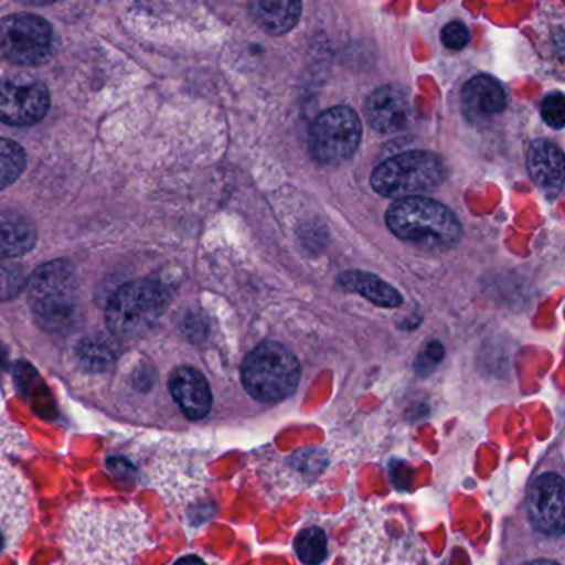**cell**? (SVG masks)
Wrapping results in <instances>:
<instances>
[{
  "label": "cell",
  "mask_w": 565,
  "mask_h": 565,
  "mask_svg": "<svg viewBox=\"0 0 565 565\" xmlns=\"http://www.w3.org/2000/svg\"><path fill=\"white\" fill-rule=\"evenodd\" d=\"M148 515L137 504L82 501L65 514V565H135L154 547Z\"/></svg>",
  "instance_id": "6da1fadb"
},
{
  "label": "cell",
  "mask_w": 565,
  "mask_h": 565,
  "mask_svg": "<svg viewBox=\"0 0 565 565\" xmlns=\"http://www.w3.org/2000/svg\"><path fill=\"white\" fill-rule=\"evenodd\" d=\"M415 535L395 524L385 511L363 512L345 548V565H418Z\"/></svg>",
  "instance_id": "7a4b0ae2"
},
{
  "label": "cell",
  "mask_w": 565,
  "mask_h": 565,
  "mask_svg": "<svg viewBox=\"0 0 565 565\" xmlns=\"http://www.w3.org/2000/svg\"><path fill=\"white\" fill-rule=\"evenodd\" d=\"M386 224L393 234L422 249H446L458 243L461 224L438 201L408 198L390 206Z\"/></svg>",
  "instance_id": "3957f363"
},
{
  "label": "cell",
  "mask_w": 565,
  "mask_h": 565,
  "mask_svg": "<svg viewBox=\"0 0 565 565\" xmlns=\"http://www.w3.org/2000/svg\"><path fill=\"white\" fill-rule=\"evenodd\" d=\"M241 376L244 388L257 402H282L299 386L300 363L287 347L264 342L246 356Z\"/></svg>",
  "instance_id": "277c9868"
},
{
  "label": "cell",
  "mask_w": 565,
  "mask_h": 565,
  "mask_svg": "<svg viewBox=\"0 0 565 565\" xmlns=\"http://www.w3.org/2000/svg\"><path fill=\"white\" fill-rule=\"evenodd\" d=\"M441 158L428 151H408L383 161L372 174V186L382 196L408 200L429 193L445 181Z\"/></svg>",
  "instance_id": "5b68a950"
},
{
  "label": "cell",
  "mask_w": 565,
  "mask_h": 565,
  "mask_svg": "<svg viewBox=\"0 0 565 565\" xmlns=\"http://www.w3.org/2000/svg\"><path fill=\"white\" fill-rule=\"evenodd\" d=\"M167 290L153 280L125 284L107 307V326L115 337L134 340L147 333L167 309Z\"/></svg>",
  "instance_id": "8992f818"
},
{
  "label": "cell",
  "mask_w": 565,
  "mask_h": 565,
  "mask_svg": "<svg viewBox=\"0 0 565 565\" xmlns=\"http://www.w3.org/2000/svg\"><path fill=\"white\" fill-rule=\"evenodd\" d=\"M148 482L168 501L193 499L204 489L206 472L203 461L181 446H168L151 462Z\"/></svg>",
  "instance_id": "52a82bcc"
},
{
  "label": "cell",
  "mask_w": 565,
  "mask_h": 565,
  "mask_svg": "<svg viewBox=\"0 0 565 565\" xmlns=\"http://www.w3.org/2000/svg\"><path fill=\"white\" fill-rule=\"evenodd\" d=\"M54 32L45 19L14 14L0 21V57L12 64L38 65L51 55Z\"/></svg>",
  "instance_id": "ba28073f"
},
{
  "label": "cell",
  "mask_w": 565,
  "mask_h": 565,
  "mask_svg": "<svg viewBox=\"0 0 565 565\" xmlns=\"http://www.w3.org/2000/svg\"><path fill=\"white\" fill-rule=\"evenodd\" d=\"M362 138L359 115L349 107H333L320 115L310 131V153L326 164L340 163L355 153Z\"/></svg>",
  "instance_id": "9c48e42d"
},
{
  "label": "cell",
  "mask_w": 565,
  "mask_h": 565,
  "mask_svg": "<svg viewBox=\"0 0 565 565\" xmlns=\"http://www.w3.org/2000/svg\"><path fill=\"white\" fill-rule=\"evenodd\" d=\"M31 524V489L24 476L0 455V555L14 551Z\"/></svg>",
  "instance_id": "30bf717a"
},
{
  "label": "cell",
  "mask_w": 565,
  "mask_h": 565,
  "mask_svg": "<svg viewBox=\"0 0 565 565\" xmlns=\"http://www.w3.org/2000/svg\"><path fill=\"white\" fill-rule=\"evenodd\" d=\"M51 107V95L39 82L0 85V121L14 127L39 124Z\"/></svg>",
  "instance_id": "8fae6325"
},
{
  "label": "cell",
  "mask_w": 565,
  "mask_h": 565,
  "mask_svg": "<svg viewBox=\"0 0 565 565\" xmlns=\"http://www.w3.org/2000/svg\"><path fill=\"white\" fill-rule=\"evenodd\" d=\"M529 519L542 534L562 535L564 532V481L555 472H545L535 479L527 495Z\"/></svg>",
  "instance_id": "7c38bea8"
},
{
  "label": "cell",
  "mask_w": 565,
  "mask_h": 565,
  "mask_svg": "<svg viewBox=\"0 0 565 565\" xmlns=\"http://www.w3.org/2000/svg\"><path fill=\"white\" fill-rule=\"evenodd\" d=\"M369 124L382 134L405 130L413 120L408 94L396 85H385L373 92L365 104Z\"/></svg>",
  "instance_id": "4fadbf2b"
},
{
  "label": "cell",
  "mask_w": 565,
  "mask_h": 565,
  "mask_svg": "<svg viewBox=\"0 0 565 565\" xmlns=\"http://www.w3.org/2000/svg\"><path fill=\"white\" fill-rule=\"evenodd\" d=\"M170 392L186 418L198 422L210 415L213 393L203 373L191 366L174 370L170 379Z\"/></svg>",
  "instance_id": "5bb4252c"
},
{
  "label": "cell",
  "mask_w": 565,
  "mask_h": 565,
  "mask_svg": "<svg viewBox=\"0 0 565 565\" xmlns=\"http://www.w3.org/2000/svg\"><path fill=\"white\" fill-rule=\"evenodd\" d=\"M527 168L534 183L547 196L555 198L564 184V157L554 143L537 140L527 151Z\"/></svg>",
  "instance_id": "9a60e30c"
},
{
  "label": "cell",
  "mask_w": 565,
  "mask_h": 565,
  "mask_svg": "<svg viewBox=\"0 0 565 565\" xmlns=\"http://www.w3.org/2000/svg\"><path fill=\"white\" fill-rule=\"evenodd\" d=\"M462 107L471 120H489L504 111V88L494 78L484 75L472 78L462 88Z\"/></svg>",
  "instance_id": "2e32d148"
},
{
  "label": "cell",
  "mask_w": 565,
  "mask_h": 565,
  "mask_svg": "<svg viewBox=\"0 0 565 565\" xmlns=\"http://www.w3.org/2000/svg\"><path fill=\"white\" fill-rule=\"evenodd\" d=\"M38 243V230L25 214L0 210V257L14 259L25 256Z\"/></svg>",
  "instance_id": "e0dca14e"
},
{
  "label": "cell",
  "mask_w": 565,
  "mask_h": 565,
  "mask_svg": "<svg viewBox=\"0 0 565 565\" xmlns=\"http://www.w3.org/2000/svg\"><path fill=\"white\" fill-rule=\"evenodd\" d=\"M302 6L296 0H277V2H256L250 8L254 21L270 35H282L299 22Z\"/></svg>",
  "instance_id": "ac0fdd59"
},
{
  "label": "cell",
  "mask_w": 565,
  "mask_h": 565,
  "mask_svg": "<svg viewBox=\"0 0 565 565\" xmlns=\"http://www.w3.org/2000/svg\"><path fill=\"white\" fill-rule=\"evenodd\" d=\"M340 284L347 290L360 294L366 297L370 302L382 307L402 306L403 297L398 290L393 289L385 280L379 279L376 276L366 273H347L339 277Z\"/></svg>",
  "instance_id": "d6986e66"
},
{
  "label": "cell",
  "mask_w": 565,
  "mask_h": 565,
  "mask_svg": "<svg viewBox=\"0 0 565 565\" xmlns=\"http://www.w3.org/2000/svg\"><path fill=\"white\" fill-rule=\"evenodd\" d=\"M34 310L42 326L51 330H64L77 322L78 307L72 294L34 300Z\"/></svg>",
  "instance_id": "ffe728a7"
},
{
  "label": "cell",
  "mask_w": 565,
  "mask_h": 565,
  "mask_svg": "<svg viewBox=\"0 0 565 565\" xmlns=\"http://www.w3.org/2000/svg\"><path fill=\"white\" fill-rule=\"evenodd\" d=\"M72 282H74V277H72V270L67 264H47V266L39 269L34 277H32V300L72 294Z\"/></svg>",
  "instance_id": "44dd1931"
},
{
  "label": "cell",
  "mask_w": 565,
  "mask_h": 565,
  "mask_svg": "<svg viewBox=\"0 0 565 565\" xmlns=\"http://www.w3.org/2000/svg\"><path fill=\"white\" fill-rule=\"evenodd\" d=\"M28 158L24 148L8 138H0V191L11 186L22 171H24Z\"/></svg>",
  "instance_id": "7402d4cb"
},
{
  "label": "cell",
  "mask_w": 565,
  "mask_h": 565,
  "mask_svg": "<svg viewBox=\"0 0 565 565\" xmlns=\"http://www.w3.org/2000/svg\"><path fill=\"white\" fill-rule=\"evenodd\" d=\"M327 535L320 527L303 529L296 539V552L306 565H320L327 557Z\"/></svg>",
  "instance_id": "603a6c76"
},
{
  "label": "cell",
  "mask_w": 565,
  "mask_h": 565,
  "mask_svg": "<svg viewBox=\"0 0 565 565\" xmlns=\"http://www.w3.org/2000/svg\"><path fill=\"white\" fill-rule=\"evenodd\" d=\"M25 277L18 267L0 263V300H11L24 289Z\"/></svg>",
  "instance_id": "cb8c5ba5"
},
{
  "label": "cell",
  "mask_w": 565,
  "mask_h": 565,
  "mask_svg": "<svg viewBox=\"0 0 565 565\" xmlns=\"http://www.w3.org/2000/svg\"><path fill=\"white\" fill-rule=\"evenodd\" d=\"M542 118L548 127L561 130L565 124V102L564 95L552 94L544 98L541 105Z\"/></svg>",
  "instance_id": "d4e9b609"
},
{
  "label": "cell",
  "mask_w": 565,
  "mask_h": 565,
  "mask_svg": "<svg viewBox=\"0 0 565 565\" xmlns=\"http://www.w3.org/2000/svg\"><path fill=\"white\" fill-rule=\"evenodd\" d=\"M441 41L445 47L451 49V51H461L468 45L469 31L461 22H451L443 29Z\"/></svg>",
  "instance_id": "484cf974"
},
{
  "label": "cell",
  "mask_w": 565,
  "mask_h": 565,
  "mask_svg": "<svg viewBox=\"0 0 565 565\" xmlns=\"http://www.w3.org/2000/svg\"><path fill=\"white\" fill-rule=\"evenodd\" d=\"M168 565H221L220 562L214 561L210 555L198 554V552H186V554L180 555L174 558L171 564Z\"/></svg>",
  "instance_id": "4316f807"
},
{
  "label": "cell",
  "mask_w": 565,
  "mask_h": 565,
  "mask_svg": "<svg viewBox=\"0 0 565 565\" xmlns=\"http://www.w3.org/2000/svg\"><path fill=\"white\" fill-rule=\"evenodd\" d=\"M527 565H561V564H557V562H552V561H535V562H531V564H527Z\"/></svg>",
  "instance_id": "83f0119b"
}]
</instances>
